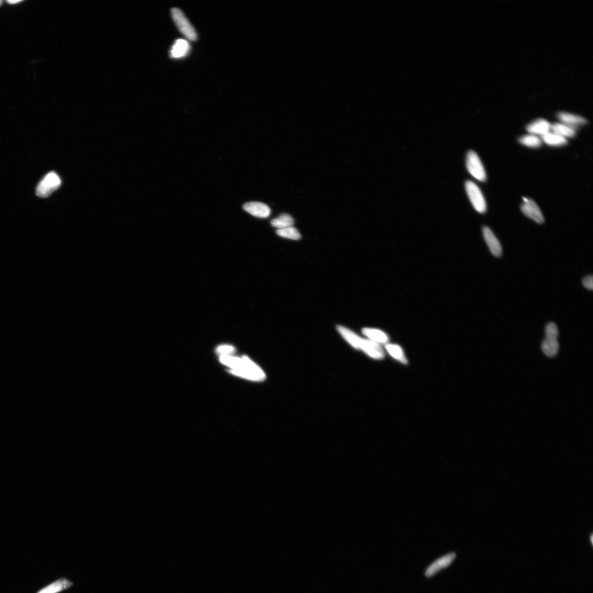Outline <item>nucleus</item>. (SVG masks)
I'll return each mask as SVG.
<instances>
[{
    "mask_svg": "<svg viewBox=\"0 0 593 593\" xmlns=\"http://www.w3.org/2000/svg\"><path fill=\"white\" fill-rule=\"evenodd\" d=\"M467 167L469 173L477 181L484 182L487 175L480 157L477 154L470 151L467 156Z\"/></svg>",
    "mask_w": 593,
    "mask_h": 593,
    "instance_id": "0eeeda50",
    "label": "nucleus"
},
{
    "mask_svg": "<svg viewBox=\"0 0 593 593\" xmlns=\"http://www.w3.org/2000/svg\"><path fill=\"white\" fill-rule=\"evenodd\" d=\"M362 332L364 335L375 342L385 343L388 341V336L381 331L365 328Z\"/></svg>",
    "mask_w": 593,
    "mask_h": 593,
    "instance_id": "6ab92c4d",
    "label": "nucleus"
},
{
    "mask_svg": "<svg viewBox=\"0 0 593 593\" xmlns=\"http://www.w3.org/2000/svg\"><path fill=\"white\" fill-rule=\"evenodd\" d=\"M455 553H450L434 561L426 570V576L431 577L434 574H437L442 569L446 568L449 565H451L455 559Z\"/></svg>",
    "mask_w": 593,
    "mask_h": 593,
    "instance_id": "9b49d317",
    "label": "nucleus"
},
{
    "mask_svg": "<svg viewBox=\"0 0 593 593\" xmlns=\"http://www.w3.org/2000/svg\"><path fill=\"white\" fill-rule=\"evenodd\" d=\"M558 328L554 323H550L546 327V339L542 343V349L548 357H554L558 354L559 349L558 338Z\"/></svg>",
    "mask_w": 593,
    "mask_h": 593,
    "instance_id": "7ed1b4c3",
    "label": "nucleus"
},
{
    "mask_svg": "<svg viewBox=\"0 0 593 593\" xmlns=\"http://www.w3.org/2000/svg\"><path fill=\"white\" fill-rule=\"evenodd\" d=\"M558 117L561 121V123L575 128L576 126L584 125L587 123V120L584 118L566 112L559 113Z\"/></svg>",
    "mask_w": 593,
    "mask_h": 593,
    "instance_id": "4468645a",
    "label": "nucleus"
},
{
    "mask_svg": "<svg viewBox=\"0 0 593 593\" xmlns=\"http://www.w3.org/2000/svg\"><path fill=\"white\" fill-rule=\"evenodd\" d=\"M466 189L470 201L476 211L480 213L486 211V202L478 186L473 182L467 181L466 183Z\"/></svg>",
    "mask_w": 593,
    "mask_h": 593,
    "instance_id": "423d86ee",
    "label": "nucleus"
},
{
    "mask_svg": "<svg viewBox=\"0 0 593 593\" xmlns=\"http://www.w3.org/2000/svg\"><path fill=\"white\" fill-rule=\"evenodd\" d=\"M584 287L589 290L593 289V277L592 275L587 276L583 278L582 281Z\"/></svg>",
    "mask_w": 593,
    "mask_h": 593,
    "instance_id": "b1692460",
    "label": "nucleus"
},
{
    "mask_svg": "<svg viewBox=\"0 0 593 593\" xmlns=\"http://www.w3.org/2000/svg\"><path fill=\"white\" fill-rule=\"evenodd\" d=\"M190 49V45L187 40L177 39L171 46L169 55L171 58L181 59L187 56Z\"/></svg>",
    "mask_w": 593,
    "mask_h": 593,
    "instance_id": "f8f14e48",
    "label": "nucleus"
},
{
    "mask_svg": "<svg viewBox=\"0 0 593 593\" xmlns=\"http://www.w3.org/2000/svg\"><path fill=\"white\" fill-rule=\"evenodd\" d=\"M541 139L547 145L553 147L562 146L566 145L568 142L566 139L551 131L543 136Z\"/></svg>",
    "mask_w": 593,
    "mask_h": 593,
    "instance_id": "f3484780",
    "label": "nucleus"
},
{
    "mask_svg": "<svg viewBox=\"0 0 593 593\" xmlns=\"http://www.w3.org/2000/svg\"><path fill=\"white\" fill-rule=\"evenodd\" d=\"M276 234L281 238L293 240H298L301 238V235L297 228L293 226L278 229Z\"/></svg>",
    "mask_w": 593,
    "mask_h": 593,
    "instance_id": "412c9836",
    "label": "nucleus"
},
{
    "mask_svg": "<svg viewBox=\"0 0 593 593\" xmlns=\"http://www.w3.org/2000/svg\"><path fill=\"white\" fill-rule=\"evenodd\" d=\"M521 144L530 148H538L542 146V139L538 136L528 134L523 136L519 139Z\"/></svg>",
    "mask_w": 593,
    "mask_h": 593,
    "instance_id": "aec40b11",
    "label": "nucleus"
},
{
    "mask_svg": "<svg viewBox=\"0 0 593 593\" xmlns=\"http://www.w3.org/2000/svg\"><path fill=\"white\" fill-rule=\"evenodd\" d=\"M73 583L65 578H62L58 581L48 585L38 593H58L70 587Z\"/></svg>",
    "mask_w": 593,
    "mask_h": 593,
    "instance_id": "2eb2a0df",
    "label": "nucleus"
},
{
    "mask_svg": "<svg viewBox=\"0 0 593 593\" xmlns=\"http://www.w3.org/2000/svg\"><path fill=\"white\" fill-rule=\"evenodd\" d=\"M7 2L10 5H15L16 4L20 3L21 1H7Z\"/></svg>",
    "mask_w": 593,
    "mask_h": 593,
    "instance_id": "393cba45",
    "label": "nucleus"
},
{
    "mask_svg": "<svg viewBox=\"0 0 593 593\" xmlns=\"http://www.w3.org/2000/svg\"><path fill=\"white\" fill-rule=\"evenodd\" d=\"M61 185L60 177L52 171L47 174L39 184L37 191L38 196L42 198L48 197L52 193L58 189Z\"/></svg>",
    "mask_w": 593,
    "mask_h": 593,
    "instance_id": "39448f33",
    "label": "nucleus"
},
{
    "mask_svg": "<svg viewBox=\"0 0 593 593\" xmlns=\"http://www.w3.org/2000/svg\"><path fill=\"white\" fill-rule=\"evenodd\" d=\"M3 1H0V6H1L3 5Z\"/></svg>",
    "mask_w": 593,
    "mask_h": 593,
    "instance_id": "a878e982",
    "label": "nucleus"
},
{
    "mask_svg": "<svg viewBox=\"0 0 593 593\" xmlns=\"http://www.w3.org/2000/svg\"><path fill=\"white\" fill-rule=\"evenodd\" d=\"M294 224V219L288 214H282L277 218L271 220V224L273 227L282 229L291 227Z\"/></svg>",
    "mask_w": 593,
    "mask_h": 593,
    "instance_id": "a211bd4d",
    "label": "nucleus"
},
{
    "mask_svg": "<svg viewBox=\"0 0 593 593\" xmlns=\"http://www.w3.org/2000/svg\"><path fill=\"white\" fill-rule=\"evenodd\" d=\"M171 15L178 30L186 38L191 41L197 40V34L195 28L192 25L182 10L177 8H173L171 10Z\"/></svg>",
    "mask_w": 593,
    "mask_h": 593,
    "instance_id": "20e7f679",
    "label": "nucleus"
},
{
    "mask_svg": "<svg viewBox=\"0 0 593 593\" xmlns=\"http://www.w3.org/2000/svg\"><path fill=\"white\" fill-rule=\"evenodd\" d=\"M526 130L530 134L542 137L551 131V124L546 120L540 119L527 125Z\"/></svg>",
    "mask_w": 593,
    "mask_h": 593,
    "instance_id": "ddd939ff",
    "label": "nucleus"
},
{
    "mask_svg": "<svg viewBox=\"0 0 593 593\" xmlns=\"http://www.w3.org/2000/svg\"><path fill=\"white\" fill-rule=\"evenodd\" d=\"M244 210L251 215L260 218H267L271 214L268 205L262 202H251L245 203Z\"/></svg>",
    "mask_w": 593,
    "mask_h": 593,
    "instance_id": "1a4fd4ad",
    "label": "nucleus"
},
{
    "mask_svg": "<svg viewBox=\"0 0 593 593\" xmlns=\"http://www.w3.org/2000/svg\"><path fill=\"white\" fill-rule=\"evenodd\" d=\"M483 234L484 240L493 255L496 257L502 255V248L501 243L499 241L494 233L490 228L485 226L483 228Z\"/></svg>",
    "mask_w": 593,
    "mask_h": 593,
    "instance_id": "9d476101",
    "label": "nucleus"
},
{
    "mask_svg": "<svg viewBox=\"0 0 593 593\" xmlns=\"http://www.w3.org/2000/svg\"><path fill=\"white\" fill-rule=\"evenodd\" d=\"M338 330L350 344L356 348H360L375 359H382L384 356L383 350L376 342L363 340L353 331L344 326H339Z\"/></svg>",
    "mask_w": 593,
    "mask_h": 593,
    "instance_id": "f03ea898",
    "label": "nucleus"
},
{
    "mask_svg": "<svg viewBox=\"0 0 593 593\" xmlns=\"http://www.w3.org/2000/svg\"><path fill=\"white\" fill-rule=\"evenodd\" d=\"M234 351V348L230 346H221L218 348V352L220 353L221 355H229V354L233 353Z\"/></svg>",
    "mask_w": 593,
    "mask_h": 593,
    "instance_id": "5701e85b",
    "label": "nucleus"
},
{
    "mask_svg": "<svg viewBox=\"0 0 593 593\" xmlns=\"http://www.w3.org/2000/svg\"><path fill=\"white\" fill-rule=\"evenodd\" d=\"M385 347H386L389 352L393 356L395 357V358L404 364L407 363V360L405 358L402 350L399 346L397 345H388L385 346Z\"/></svg>",
    "mask_w": 593,
    "mask_h": 593,
    "instance_id": "4be33fe9",
    "label": "nucleus"
},
{
    "mask_svg": "<svg viewBox=\"0 0 593 593\" xmlns=\"http://www.w3.org/2000/svg\"><path fill=\"white\" fill-rule=\"evenodd\" d=\"M551 132L566 139L575 137L576 134L575 127L563 123H555L551 125Z\"/></svg>",
    "mask_w": 593,
    "mask_h": 593,
    "instance_id": "dca6fc26",
    "label": "nucleus"
},
{
    "mask_svg": "<svg viewBox=\"0 0 593 593\" xmlns=\"http://www.w3.org/2000/svg\"><path fill=\"white\" fill-rule=\"evenodd\" d=\"M220 360L231 368V372L235 375L254 381H261L265 378V374L260 368L246 356L239 358L227 355H221Z\"/></svg>",
    "mask_w": 593,
    "mask_h": 593,
    "instance_id": "f257e3e1",
    "label": "nucleus"
},
{
    "mask_svg": "<svg viewBox=\"0 0 593 593\" xmlns=\"http://www.w3.org/2000/svg\"><path fill=\"white\" fill-rule=\"evenodd\" d=\"M524 203L521 206V211L525 215L538 224L544 223L545 218L538 205L532 199L523 198Z\"/></svg>",
    "mask_w": 593,
    "mask_h": 593,
    "instance_id": "6e6552de",
    "label": "nucleus"
}]
</instances>
